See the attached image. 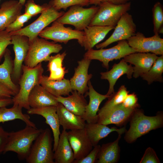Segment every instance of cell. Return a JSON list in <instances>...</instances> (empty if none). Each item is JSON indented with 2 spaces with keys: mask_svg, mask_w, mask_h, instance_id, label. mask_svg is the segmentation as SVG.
I'll return each mask as SVG.
<instances>
[{
  "mask_svg": "<svg viewBox=\"0 0 163 163\" xmlns=\"http://www.w3.org/2000/svg\"><path fill=\"white\" fill-rule=\"evenodd\" d=\"M129 120L130 127L124 139L128 143H132L151 130L162 127L163 113L159 111L155 116H147L139 108L135 110Z\"/></svg>",
  "mask_w": 163,
  "mask_h": 163,
  "instance_id": "cell-1",
  "label": "cell"
},
{
  "mask_svg": "<svg viewBox=\"0 0 163 163\" xmlns=\"http://www.w3.org/2000/svg\"><path fill=\"white\" fill-rule=\"evenodd\" d=\"M22 71L19 80V91L12 98L13 104L28 110L30 108L28 101L29 95L36 85H40L44 70L40 63L33 68L23 65Z\"/></svg>",
  "mask_w": 163,
  "mask_h": 163,
  "instance_id": "cell-2",
  "label": "cell"
},
{
  "mask_svg": "<svg viewBox=\"0 0 163 163\" xmlns=\"http://www.w3.org/2000/svg\"><path fill=\"white\" fill-rule=\"evenodd\" d=\"M42 129L26 125L23 129L9 133L8 140L3 153L9 151L17 153L20 160L26 159L33 143Z\"/></svg>",
  "mask_w": 163,
  "mask_h": 163,
  "instance_id": "cell-3",
  "label": "cell"
},
{
  "mask_svg": "<svg viewBox=\"0 0 163 163\" xmlns=\"http://www.w3.org/2000/svg\"><path fill=\"white\" fill-rule=\"evenodd\" d=\"M62 49L61 44L37 37L30 41L28 50L24 61V65L34 67L42 62L48 61L51 54L58 53Z\"/></svg>",
  "mask_w": 163,
  "mask_h": 163,
  "instance_id": "cell-4",
  "label": "cell"
},
{
  "mask_svg": "<svg viewBox=\"0 0 163 163\" xmlns=\"http://www.w3.org/2000/svg\"><path fill=\"white\" fill-rule=\"evenodd\" d=\"M33 144L26 159L28 163H54L50 130L42 129Z\"/></svg>",
  "mask_w": 163,
  "mask_h": 163,
  "instance_id": "cell-5",
  "label": "cell"
},
{
  "mask_svg": "<svg viewBox=\"0 0 163 163\" xmlns=\"http://www.w3.org/2000/svg\"><path fill=\"white\" fill-rule=\"evenodd\" d=\"M130 2L115 5L108 1L100 5L96 13L89 26L115 27L122 16L130 9Z\"/></svg>",
  "mask_w": 163,
  "mask_h": 163,
  "instance_id": "cell-6",
  "label": "cell"
},
{
  "mask_svg": "<svg viewBox=\"0 0 163 163\" xmlns=\"http://www.w3.org/2000/svg\"><path fill=\"white\" fill-rule=\"evenodd\" d=\"M136 51L129 45L127 40L118 41L115 46L109 48L93 49L87 50L84 55V58L90 60H97L102 63L103 66L108 69L109 63L114 60L120 59Z\"/></svg>",
  "mask_w": 163,
  "mask_h": 163,
  "instance_id": "cell-7",
  "label": "cell"
},
{
  "mask_svg": "<svg viewBox=\"0 0 163 163\" xmlns=\"http://www.w3.org/2000/svg\"><path fill=\"white\" fill-rule=\"evenodd\" d=\"M41 38L51 40L56 43H67L70 40L76 39L82 46L85 36L83 31L74 30L71 27H66L64 24L56 20L50 27H47L39 34Z\"/></svg>",
  "mask_w": 163,
  "mask_h": 163,
  "instance_id": "cell-8",
  "label": "cell"
},
{
  "mask_svg": "<svg viewBox=\"0 0 163 163\" xmlns=\"http://www.w3.org/2000/svg\"><path fill=\"white\" fill-rule=\"evenodd\" d=\"M98 8L95 5L88 8L79 5L72 6L56 20L64 24L71 25L77 30L83 31L89 25Z\"/></svg>",
  "mask_w": 163,
  "mask_h": 163,
  "instance_id": "cell-9",
  "label": "cell"
},
{
  "mask_svg": "<svg viewBox=\"0 0 163 163\" xmlns=\"http://www.w3.org/2000/svg\"><path fill=\"white\" fill-rule=\"evenodd\" d=\"M64 13L59 11L48 4L46 9L33 22L19 30L10 33L11 35L19 34L27 37L29 41L38 37L45 28L62 16Z\"/></svg>",
  "mask_w": 163,
  "mask_h": 163,
  "instance_id": "cell-10",
  "label": "cell"
},
{
  "mask_svg": "<svg viewBox=\"0 0 163 163\" xmlns=\"http://www.w3.org/2000/svg\"><path fill=\"white\" fill-rule=\"evenodd\" d=\"M127 40L129 46L136 52L163 55V39L159 34L146 37L142 33L138 32Z\"/></svg>",
  "mask_w": 163,
  "mask_h": 163,
  "instance_id": "cell-11",
  "label": "cell"
},
{
  "mask_svg": "<svg viewBox=\"0 0 163 163\" xmlns=\"http://www.w3.org/2000/svg\"><path fill=\"white\" fill-rule=\"evenodd\" d=\"M114 29L109 38L96 45L97 49L103 48L116 42L127 40L136 33V27L132 15L127 12L122 16Z\"/></svg>",
  "mask_w": 163,
  "mask_h": 163,
  "instance_id": "cell-12",
  "label": "cell"
},
{
  "mask_svg": "<svg viewBox=\"0 0 163 163\" xmlns=\"http://www.w3.org/2000/svg\"><path fill=\"white\" fill-rule=\"evenodd\" d=\"M30 41L27 36L19 34L11 35V44L13 45L14 53L12 80L19 81L21 75L23 62L27 56Z\"/></svg>",
  "mask_w": 163,
  "mask_h": 163,
  "instance_id": "cell-13",
  "label": "cell"
},
{
  "mask_svg": "<svg viewBox=\"0 0 163 163\" xmlns=\"http://www.w3.org/2000/svg\"><path fill=\"white\" fill-rule=\"evenodd\" d=\"M67 136L73 152L75 160L85 157L93 149L85 128L70 130L67 132Z\"/></svg>",
  "mask_w": 163,
  "mask_h": 163,
  "instance_id": "cell-14",
  "label": "cell"
},
{
  "mask_svg": "<svg viewBox=\"0 0 163 163\" xmlns=\"http://www.w3.org/2000/svg\"><path fill=\"white\" fill-rule=\"evenodd\" d=\"M136 109L126 108L120 104L104 113L97 114V123L107 126L114 124L117 126H121L129 120Z\"/></svg>",
  "mask_w": 163,
  "mask_h": 163,
  "instance_id": "cell-15",
  "label": "cell"
},
{
  "mask_svg": "<svg viewBox=\"0 0 163 163\" xmlns=\"http://www.w3.org/2000/svg\"><path fill=\"white\" fill-rule=\"evenodd\" d=\"M91 61L85 58L78 61L74 74L69 80L72 90L83 95L88 91V84L92 77V74H88Z\"/></svg>",
  "mask_w": 163,
  "mask_h": 163,
  "instance_id": "cell-16",
  "label": "cell"
},
{
  "mask_svg": "<svg viewBox=\"0 0 163 163\" xmlns=\"http://www.w3.org/2000/svg\"><path fill=\"white\" fill-rule=\"evenodd\" d=\"M158 57L151 53L136 52L126 56L123 59L127 63L134 66L133 76L137 78L149 70Z\"/></svg>",
  "mask_w": 163,
  "mask_h": 163,
  "instance_id": "cell-17",
  "label": "cell"
},
{
  "mask_svg": "<svg viewBox=\"0 0 163 163\" xmlns=\"http://www.w3.org/2000/svg\"><path fill=\"white\" fill-rule=\"evenodd\" d=\"M27 112L28 114L40 115L45 118V123L50 126L53 133L54 152L57 146L60 134V125L56 112V107L50 106L36 108H30L27 110Z\"/></svg>",
  "mask_w": 163,
  "mask_h": 163,
  "instance_id": "cell-18",
  "label": "cell"
},
{
  "mask_svg": "<svg viewBox=\"0 0 163 163\" xmlns=\"http://www.w3.org/2000/svg\"><path fill=\"white\" fill-rule=\"evenodd\" d=\"M133 72L132 65H128L123 59L118 63L114 64L109 71L101 72V79L107 80L109 83V89L106 94L110 96L115 92L114 86L117 80L123 75L126 74L128 78L131 79Z\"/></svg>",
  "mask_w": 163,
  "mask_h": 163,
  "instance_id": "cell-19",
  "label": "cell"
},
{
  "mask_svg": "<svg viewBox=\"0 0 163 163\" xmlns=\"http://www.w3.org/2000/svg\"><path fill=\"white\" fill-rule=\"evenodd\" d=\"M88 85V91L85 94V96H88L89 100L82 117L87 123H97L98 117L97 113L100 105L104 100L109 97L110 95L102 94L97 92L93 88L90 80Z\"/></svg>",
  "mask_w": 163,
  "mask_h": 163,
  "instance_id": "cell-20",
  "label": "cell"
},
{
  "mask_svg": "<svg viewBox=\"0 0 163 163\" xmlns=\"http://www.w3.org/2000/svg\"><path fill=\"white\" fill-rule=\"evenodd\" d=\"M85 129L93 147L97 145L101 139L112 132H117L118 134L121 135L126 131L125 127L120 129L115 127L109 128L107 125L98 123H86Z\"/></svg>",
  "mask_w": 163,
  "mask_h": 163,
  "instance_id": "cell-21",
  "label": "cell"
},
{
  "mask_svg": "<svg viewBox=\"0 0 163 163\" xmlns=\"http://www.w3.org/2000/svg\"><path fill=\"white\" fill-rule=\"evenodd\" d=\"M56 107L59 124L63 129L72 130L85 128L86 123L82 117L70 111L61 103H59Z\"/></svg>",
  "mask_w": 163,
  "mask_h": 163,
  "instance_id": "cell-22",
  "label": "cell"
},
{
  "mask_svg": "<svg viewBox=\"0 0 163 163\" xmlns=\"http://www.w3.org/2000/svg\"><path fill=\"white\" fill-rule=\"evenodd\" d=\"M30 108H36L50 106H56L59 103L56 97L47 91L40 85H36L28 97Z\"/></svg>",
  "mask_w": 163,
  "mask_h": 163,
  "instance_id": "cell-23",
  "label": "cell"
},
{
  "mask_svg": "<svg viewBox=\"0 0 163 163\" xmlns=\"http://www.w3.org/2000/svg\"><path fill=\"white\" fill-rule=\"evenodd\" d=\"M23 5L18 1H6L0 6V31L5 30L21 14Z\"/></svg>",
  "mask_w": 163,
  "mask_h": 163,
  "instance_id": "cell-24",
  "label": "cell"
},
{
  "mask_svg": "<svg viewBox=\"0 0 163 163\" xmlns=\"http://www.w3.org/2000/svg\"><path fill=\"white\" fill-rule=\"evenodd\" d=\"M71 95L67 97H56L57 101L62 104L68 110L73 113L82 117L84 114L87 102L83 95L76 90H73Z\"/></svg>",
  "mask_w": 163,
  "mask_h": 163,
  "instance_id": "cell-25",
  "label": "cell"
},
{
  "mask_svg": "<svg viewBox=\"0 0 163 163\" xmlns=\"http://www.w3.org/2000/svg\"><path fill=\"white\" fill-rule=\"evenodd\" d=\"M115 27L111 26H88L83 30L85 38L82 47H84L85 50L87 51L92 49L102 41L108 33Z\"/></svg>",
  "mask_w": 163,
  "mask_h": 163,
  "instance_id": "cell-26",
  "label": "cell"
},
{
  "mask_svg": "<svg viewBox=\"0 0 163 163\" xmlns=\"http://www.w3.org/2000/svg\"><path fill=\"white\" fill-rule=\"evenodd\" d=\"M54 152V163H72L75 160L66 130L63 129L60 133L57 146Z\"/></svg>",
  "mask_w": 163,
  "mask_h": 163,
  "instance_id": "cell-27",
  "label": "cell"
},
{
  "mask_svg": "<svg viewBox=\"0 0 163 163\" xmlns=\"http://www.w3.org/2000/svg\"><path fill=\"white\" fill-rule=\"evenodd\" d=\"M121 135L119 134L114 141L103 144L100 148L95 163H116L119 159L120 147L119 141Z\"/></svg>",
  "mask_w": 163,
  "mask_h": 163,
  "instance_id": "cell-28",
  "label": "cell"
},
{
  "mask_svg": "<svg viewBox=\"0 0 163 163\" xmlns=\"http://www.w3.org/2000/svg\"><path fill=\"white\" fill-rule=\"evenodd\" d=\"M4 56V61L0 65V82L12 91L16 95L18 92L19 88L14 83L11 78L13 61L10 51L7 48Z\"/></svg>",
  "mask_w": 163,
  "mask_h": 163,
  "instance_id": "cell-29",
  "label": "cell"
},
{
  "mask_svg": "<svg viewBox=\"0 0 163 163\" xmlns=\"http://www.w3.org/2000/svg\"><path fill=\"white\" fill-rule=\"evenodd\" d=\"M40 85L56 97L68 96L73 91L69 80L64 78L60 80H52L48 79V76L43 75Z\"/></svg>",
  "mask_w": 163,
  "mask_h": 163,
  "instance_id": "cell-30",
  "label": "cell"
},
{
  "mask_svg": "<svg viewBox=\"0 0 163 163\" xmlns=\"http://www.w3.org/2000/svg\"><path fill=\"white\" fill-rule=\"evenodd\" d=\"M66 55V51H64L61 54L58 53L50 56L48 61V69L50 73L48 76V79L57 81L64 78L65 74L67 72L63 65Z\"/></svg>",
  "mask_w": 163,
  "mask_h": 163,
  "instance_id": "cell-31",
  "label": "cell"
},
{
  "mask_svg": "<svg viewBox=\"0 0 163 163\" xmlns=\"http://www.w3.org/2000/svg\"><path fill=\"white\" fill-rule=\"evenodd\" d=\"M22 109V108L18 105H13L10 108H7L6 107L0 108V123L19 119L23 121L26 125L37 128L35 124L30 120L29 115L23 113Z\"/></svg>",
  "mask_w": 163,
  "mask_h": 163,
  "instance_id": "cell-32",
  "label": "cell"
},
{
  "mask_svg": "<svg viewBox=\"0 0 163 163\" xmlns=\"http://www.w3.org/2000/svg\"><path fill=\"white\" fill-rule=\"evenodd\" d=\"M163 55L158 57L149 70L142 75L140 77L146 82L149 85L154 82H162L163 81Z\"/></svg>",
  "mask_w": 163,
  "mask_h": 163,
  "instance_id": "cell-33",
  "label": "cell"
},
{
  "mask_svg": "<svg viewBox=\"0 0 163 163\" xmlns=\"http://www.w3.org/2000/svg\"><path fill=\"white\" fill-rule=\"evenodd\" d=\"M129 92L124 85L121 86L117 92H114L108 98V100L102 108L99 109L97 114L104 113L121 103L129 94Z\"/></svg>",
  "mask_w": 163,
  "mask_h": 163,
  "instance_id": "cell-34",
  "label": "cell"
},
{
  "mask_svg": "<svg viewBox=\"0 0 163 163\" xmlns=\"http://www.w3.org/2000/svg\"><path fill=\"white\" fill-rule=\"evenodd\" d=\"M153 22L154 34L163 33V8L159 2H156L152 8Z\"/></svg>",
  "mask_w": 163,
  "mask_h": 163,
  "instance_id": "cell-35",
  "label": "cell"
},
{
  "mask_svg": "<svg viewBox=\"0 0 163 163\" xmlns=\"http://www.w3.org/2000/svg\"><path fill=\"white\" fill-rule=\"evenodd\" d=\"M48 4L56 10H66L68 8L75 5L88 6L89 5L88 0H51Z\"/></svg>",
  "mask_w": 163,
  "mask_h": 163,
  "instance_id": "cell-36",
  "label": "cell"
},
{
  "mask_svg": "<svg viewBox=\"0 0 163 163\" xmlns=\"http://www.w3.org/2000/svg\"><path fill=\"white\" fill-rule=\"evenodd\" d=\"M24 5V13L32 17L42 13L46 9L48 4L41 5L36 3L33 0H28Z\"/></svg>",
  "mask_w": 163,
  "mask_h": 163,
  "instance_id": "cell-37",
  "label": "cell"
},
{
  "mask_svg": "<svg viewBox=\"0 0 163 163\" xmlns=\"http://www.w3.org/2000/svg\"><path fill=\"white\" fill-rule=\"evenodd\" d=\"M31 16L24 13L17 17L15 20L5 29L8 32L11 33L21 29L24 24L30 20Z\"/></svg>",
  "mask_w": 163,
  "mask_h": 163,
  "instance_id": "cell-38",
  "label": "cell"
},
{
  "mask_svg": "<svg viewBox=\"0 0 163 163\" xmlns=\"http://www.w3.org/2000/svg\"><path fill=\"white\" fill-rule=\"evenodd\" d=\"M11 35L5 30L0 31V61L8 46L11 44Z\"/></svg>",
  "mask_w": 163,
  "mask_h": 163,
  "instance_id": "cell-39",
  "label": "cell"
},
{
  "mask_svg": "<svg viewBox=\"0 0 163 163\" xmlns=\"http://www.w3.org/2000/svg\"><path fill=\"white\" fill-rule=\"evenodd\" d=\"M140 163H160V161L155 150L149 147L145 150Z\"/></svg>",
  "mask_w": 163,
  "mask_h": 163,
  "instance_id": "cell-40",
  "label": "cell"
},
{
  "mask_svg": "<svg viewBox=\"0 0 163 163\" xmlns=\"http://www.w3.org/2000/svg\"><path fill=\"white\" fill-rule=\"evenodd\" d=\"M120 104L123 107L128 109H136L140 107L137 96L134 93L128 94Z\"/></svg>",
  "mask_w": 163,
  "mask_h": 163,
  "instance_id": "cell-41",
  "label": "cell"
},
{
  "mask_svg": "<svg viewBox=\"0 0 163 163\" xmlns=\"http://www.w3.org/2000/svg\"><path fill=\"white\" fill-rule=\"evenodd\" d=\"M101 145H97L85 157L79 160H74L72 163H94Z\"/></svg>",
  "mask_w": 163,
  "mask_h": 163,
  "instance_id": "cell-42",
  "label": "cell"
},
{
  "mask_svg": "<svg viewBox=\"0 0 163 163\" xmlns=\"http://www.w3.org/2000/svg\"><path fill=\"white\" fill-rule=\"evenodd\" d=\"M9 133L0 126V154L3 152L7 143Z\"/></svg>",
  "mask_w": 163,
  "mask_h": 163,
  "instance_id": "cell-43",
  "label": "cell"
},
{
  "mask_svg": "<svg viewBox=\"0 0 163 163\" xmlns=\"http://www.w3.org/2000/svg\"><path fill=\"white\" fill-rule=\"evenodd\" d=\"M15 95L12 91L0 82V98H12Z\"/></svg>",
  "mask_w": 163,
  "mask_h": 163,
  "instance_id": "cell-44",
  "label": "cell"
},
{
  "mask_svg": "<svg viewBox=\"0 0 163 163\" xmlns=\"http://www.w3.org/2000/svg\"><path fill=\"white\" fill-rule=\"evenodd\" d=\"M13 103L11 98H0V108L6 107L13 104Z\"/></svg>",
  "mask_w": 163,
  "mask_h": 163,
  "instance_id": "cell-45",
  "label": "cell"
},
{
  "mask_svg": "<svg viewBox=\"0 0 163 163\" xmlns=\"http://www.w3.org/2000/svg\"><path fill=\"white\" fill-rule=\"evenodd\" d=\"M132 0H108V2L115 5H120L125 4Z\"/></svg>",
  "mask_w": 163,
  "mask_h": 163,
  "instance_id": "cell-46",
  "label": "cell"
},
{
  "mask_svg": "<svg viewBox=\"0 0 163 163\" xmlns=\"http://www.w3.org/2000/svg\"><path fill=\"white\" fill-rule=\"evenodd\" d=\"M89 5H94L98 6L101 4L108 1V0H88Z\"/></svg>",
  "mask_w": 163,
  "mask_h": 163,
  "instance_id": "cell-47",
  "label": "cell"
},
{
  "mask_svg": "<svg viewBox=\"0 0 163 163\" xmlns=\"http://www.w3.org/2000/svg\"><path fill=\"white\" fill-rule=\"evenodd\" d=\"M26 0H19L18 1L22 5H24Z\"/></svg>",
  "mask_w": 163,
  "mask_h": 163,
  "instance_id": "cell-48",
  "label": "cell"
},
{
  "mask_svg": "<svg viewBox=\"0 0 163 163\" xmlns=\"http://www.w3.org/2000/svg\"></svg>",
  "mask_w": 163,
  "mask_h": 163,
  "instance_id": "cell-49",
  "label": "cell"
}]
</instances>
